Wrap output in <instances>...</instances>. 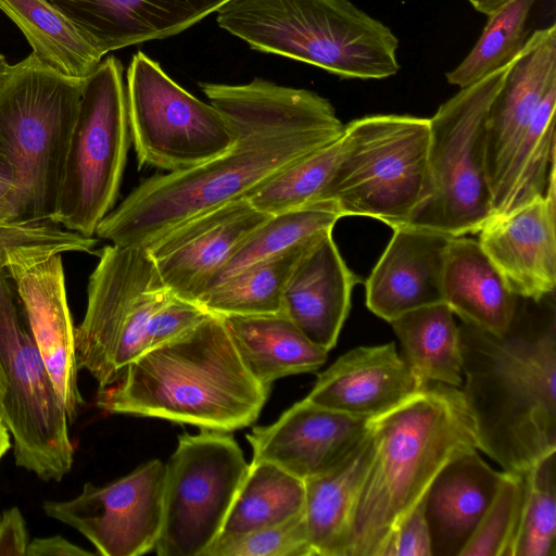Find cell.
I'll use <instances>...</instances> for the list:
<instances>
[{
  "label": "cell",
  "mask_w": 556,
  "mask_h": 556,
  "mask_svg": "<svg viewBox=\"0 0 556 556\" xmlns=\"http://www.w3.org/2000/svg\"><path fill=\"white\" fill-rule=\"evenodd\" d=\"M443 300L465 324L494 334L511 326L519 300L478 240L452 237L443 274Z\"/></svg>",
  "instance_id": "d4e9b609"
},
{
  "label": "cell",
  "mask_w": 556,
  "mask_h": 556,
  "mask_svg": "<svg viewBox=\"0 0 556 556\" xmlns=\"http://www.w3.org/2000/svg\"><path fill=\"white\" fill-rule=\"evenodd\" d=\"M222 318L245 368L265 386L314 371L327 361L328 351L312 342L283 313Z\"/></svg>",
  "instance_id": "484cf974"
},
{
  "label": "cell",
  "mask_w": 556,
  "mask_h": 556,
  "mask_svg": "<svg viewBox=\"0 0 556 556\" xmlns=\"http://www.w3.org/2000/svg\"><path fill=\"white\" fill-rule=\"evenodd\" d=\"M207 314L208 312L199 303L172 294L150 318L144 352L181 337L201 323Z\"/></svg>",
  "instance_id": "f35d334b"
},
{
  "label": "cell",
  "mask_w": 556,
  "mask_h": 556,
  "mask_svg": "<svg viewBox=\"0 0 556 556\" xmlns=\"http://www.w3.org/2000/svg\"><path fill=\"white\" fill-rule=\"evenodd\" d=\"M304 506L302 479L275 464L251 462L219 535L280 525L304 513Z\"/></svg>",
  "instance_id": "4dcf8cb0"
},
{
  "label": "cell",
  "mask_w": 556,
  "mask_h": 556,
  "mask_svg": "<svg viewBox=\"0 0 556 556\" xmlns=\"http://www.w3.org/2000/svg\"><path fill=\"white\" fill-rule=\"evenodd\" d=\"M165 464L152 459L103 485L84 484L66 501H45V514L81 533L102 556L154 551L164 511Z\"/></svg>",
  "instance_id": "9a60e30c"
},
{
  "label": "cell",
  "mask_w": 556,
  "mask_h": 556,
  "mask_svg": "<svg viewBox=\"0 0 556 556\" xmlns=\"http://www.w3.org/2000/svg\"><path fill=\"white\" fill-rule=\"evenodd\" d=\"M525 493V473L505 471L498 490L459 556H510Z\"/></svg>",
  "instance_id": "8d00e7d4"
},
{
  "label": "cell",
  "mask_w": 556,
  "mask_h": 556,
  "mask_svg": "<svg viewBox=\"0 0 556 556\" xmlns=\"http://www.w3.org/2000/svg\"><path fill=\"white\" fill-rule=\"evenodd\" d=\"M478 12L489 15L508 0H467Z\"/></svg>",
  "instance_id": "ee69618b"
},
{
  "label": "cell",
  "mask_w": 556,
  "mask_h": 556,
  "mask_svg": "<svg viewBox=\"0 0 556 556\" xmlns=\"http://www.w3.org/2000/svg\"><path fill=\"white\" fill-rule=\"evenodd\" d=\"M451 239L427 228H394L366 280L367 307L390 323L409 311L444 302L443 274Z\"/></svg>",
  "instance_id": "d6986e66"
},
{
  "label": "cell",
  "mask_w": 556,
  "mask_h": 556,
  "mask_svg": "<svg viewBox=\"0 0 556 556\" xmlns=\"http://www.w3.org/2000/svg\"><path fill=\"white\" fill-rule=\"evenodd\" d=\"M556 84V26L534 30L511 63L485 121V169L491 194L541 100Z\"/></svg>",
  "instance_id": "ffe728a7"
},
{
  "label": "cell",
  "mask_w": 556,
  "mask_h": 556,
  "mask_svg": "<svg viewBox=\"0 0 556 556\" xmlns=\"http://www.w3.org/2000/svg\"><path fill=\"white\" fill-rule=\"evenodd\" d=\"M341 217L334 203L329 200L271 215L243 241L207 291L256 262L314 242L332 232Z\"/></svg>",
  "instance_id": "d6a6232c"
},
{
  "label": "cell",
  "mask_w": 556,
  "mask_h": 556,
  "mask_svg": "<svg viewBox=\"0 0 556 556\" xmlns=\"http://www.w3.org/2000/svg\"><path fill=\"white\" fill-rule=\"evenodd\" d=\"M318 240L243 268L207 291L198 303L219 316L281 313L282 294L291 273Z\"/></svg>",
  "instance_id": "1f68e13d"
},
{
  "label": "cell",
  "mask_w": 556,
  "mask_h": 556,
  "mask_svg": "<svg viewBox=\"0 0 556 556\" xmlns=\"http://www.w3.org/2000/svg\"><path fill=\"white\" fill-rule=\"evenodd\" d=\"M374 450L370 428L363 442L343 462L323 475L304 480V518L313 555L345 556L352 514Z\"/></svg>",
  "instance_id": "4316f807"
},
{
  "label": "cell",
  "mask_w": 556,
  "mask_h": 556,
  "mask_svg": "<svg viewBox=\"0 0 556 556\" xmlns=\"http://www.w3.org/2000/svg\"><path fill=\"white\" fill-rule=\"evenodd\" d=\"M462 389L478 450L505 471L526 473L556 452V319L519 304L503 334L458 327Z\"/></svg>",
  "instance_id": "7a4b0ae2"
},
{
  "label": "cell",
  "mask_w": 556,
  "mask_h": 556,
  "mask_svg": "<svg viewBox=\"0 0 556 556\" xmlns=\"http://www.w3.org/2000/svg\"><path fill=\"white\" fill-rule=\"evenodd\" d=\"M556 84L541 100L496 189L492 215H504L543 197L555 175Z\"/></svg>",
  "instance_id": "83f0119b"
},
{
  "label": "cell",
  "mask_w": 556,
  "mask_h": 556,
  "mask_svg": "<svg viewBox=\"0 0 556 556\" xmlns=\"http://www.w3.org/2000/svg\"><path fill=\"white\" fill-rule=\"evenodd\" d=\"M341 137L283 170L247 199L270 215L318 201L336 167Z\"/></svg>",
  "instance_id": "d590c367"
},
{
  "label": "cell",
  "mask_w": 556,
  "mask_h": 556,
  "mask_svg": "<svg viewBox=\"0 0 556 556\" xmlns=\"http://www.w3.org/2000/svg\"><path fill=\"white\" fill-rule=\"evenodd\" d=\"M98 255L75 342L79 368L102 390L144 352L150 318L172 293L147 249L110 244Z\"/></svg>",
  "instance_id": "8fae6325"
},
{
  "label": "cell",
  "mask_w": 556,
  "mask_h": 556,
  "mask_svg": "<svg viewBox=\"0 0 556 556\" xmlns=\"http://www.w3.org/2000/svg\"><path fill=\"white\" fill-rule=\"evenodd\" d=\"M97 243L93 237L63 229L56 223L37 222L4 252V265L70 422L78 417L84 399L61 255L96 253Z\"/></svg>",
  "instance_id": "7c38bea8"
},
{
  "label": "cell",
  "mask_w": 556,
  "mask_h": 556,
  "mask_svg": "<svg viewBox=\"0 0 556 556\" xmlns=\"http://www.w3.org/2000/svg\"><path fill=\"white\" fill-rule=\"evenodd\" d=\"M374 455L351 518L345 556H380L395 527L454 457L478 450L459 388L427 382L370 420Z\"/></svg>",
  "instance_id": "277c9868"
},
{
  "label": "cell",
  "mask_w": 556,
  "mask_h": 556,
  "mask_svg": "<svg viewBox=\"0 0 556 556\" xmlns=\"http://www.w3.org/2000/svg\"><path fill=\"white\" fill-rule=\"evenodd\" d=\"M125 87L139 168L184 170L233 146L235 134L222 113L175 83L142 51L131 58Z\"/></svg>",
  "instance_id": "4fadbf2b"
},
{
  "label": "cell",
  "mask_w": 556,
  "mask_h": 556,
  "mask_svg": "<svg viewBox=\"0 0 556 556\" xmlns=\"http://www.w3.org/2000/svg\"><path fill=\"white\" fill-rule=\"evenodd\" d=\"M83 81L33 53L0 81V152L17 175L22 224L53 222Z\"/></svg>",
  "instance_id": "8992f818"
},
{
  "label": "cell",
  "mask_w": 556,
  "mask_h": 556,
  "mask_svg": "<svg viewBox=\"0 0 556 556\" xmlns=\"http://www.w3.org/2000/svg\"><path fill=\"white\" fill-rule=\"evenodd\" d=\"M27 556H90L94 553L87 551L61 535L37 538L29 542Z\"/></svg>",
  "instance_id": "7bdbcfd3"
},
{
  "label": "cell",
  "mask_w": 556,
  "mask_h": 556,
  "mask_svg": "<svg viewBox=\"0 0 556 556\" xmlns=\"http://www.w3.org/2000/svg\"><path fill=\"white\" fill-rule=\"evenodd\" d=\"M5 393H7V381H5L4 375L2 372V369L0 367V416H1L2 403L4 400Z\"/></svg>",
  "instance_id": "bcb514c9"
},
{
  "label": "cell",
  "mask_w": 556,
  "mask_h": 556,
  "mask_svg": "<svg viewBox=\"0 0 556 556\" xmlns=\"http://www.w3.org/2000/svg\"><path fill=\"white\" fill-rule=\"evenodd\" d=\"M129 142L124 67L110 55L83 81L53 223L96 235L119 194Z\"/></svg>",
  "instance_id": "30bf717a"
},
{
  "label": "cell",
  "mask_w": 556,
  "mask_h": 556,
  "mask_svg": "<svg viewBox=\"0 0 556 556\" xmlns=\"http://www.w3.org/2000/svg\"><path fill=\"white\" fill-rule=\"evenodd\" d=\"M513 61L460 88L429 118L431 194L409 226L460 237L478 233L491 217L485 121Z\"/></svg>",
  "instance_id": "9c48e42d"
},
{
  "label": "cell",
  "mask_w": 556,
  "mask_h": 556,
  "mask_svg": "<svg viewBox=\"0 0 556 556\" xmlns=\"http://www.w3.org/2000/svg\"><path fill=\"white\" fill-rule=\"evenodd\" d=\"M199 86L232 129L233 146L198 166L142 180L102 219L98 238L147 249L187 219L247 198L344 131L330 101L308 89L263 78Z\"/></svg>",
  "instance_id": "6da1fadb"
},
{
  "label": "cell",
  "mask_w": 556,
  "mask_h": 556,
  "mask_svg": "<svg viewBox=\"0 0 556 556\" xmlns=\"http://www.w3.org/2000/svg\"><path fill=\"white\" fill-rule=\"evenodd\" d=\"M0 10L21 29L41 62L85 79L102 58L75 25L48 0H0Z\"/></svg>",
  "instance_id": "f1b7e54d"
},
{
  "label": "cell",
  "mask_w": 556,
  "mask_h": 556,
  "mask_svg": "<svg viewBox=\"0 0 556 556\" xmlns=\"http://www.w3.org/2000/svg\"><path fill=\"white\" fill-rule=\"evenodd\" d=\"M0 518H1V515H0Z\"/></svg>",
  "instance_id": "c3c4849f"
},
{
  "label": "cell",
  "mask_w": 556,
  "mask_h": 556,
  "mask_svg": "<svg viewBox=\"0 0 556 556\" xmlns=\"http://www.w3.org/2000/svg\"><path fill=\"white\" fill-rule=\"evenodd\" d=\"M9 65L10 64L7 62L4 55L0 53V81L3 77V75L5 74Z\"/></svg>",
  "instance_id": "7dc6e473"
},
{
  "label": "cell",
  "mask_w": 556,
  "mask_h": 556,
  "mask_svg": "<svg viewBox=\"0 0 556 556\" xmlns=\"http://www.w3.org/2000/svg\"><path fill=\"white\" fill-rule=\"evenodd\" d=\"M12 446L11 432L0 416V460Z\"/></svg>",
  "instance_id": "f6af8a7d"
},
{
  "label": "cell",
  "mask_w": 556,
  "mask_h": 556,
  "mask_svg": "<svg viewBox=\"0 0 556 556\" xmlns=\"http://www.w3.org/2000/svg\"><path fill=\"white\" fill-rule=\"evenodd\" d=\"M424 382L393 342L358 346L318 375L307 401L341 413L376 418L419 392Z\"/></svg>",
  "instance_id": "7402d4cb"
},
{
  "label": "cell",
  "mask_w": 556,
  "mask_h": 556,
  "mask_svg": "<svg viewBox=\"0 0 556 556\" xmlns=\"http://www.w3.org/2000/svg\"><path fill=\"white\" fill-rule=\"evenodd\" d=\"M21 189L10 159L0 152V226L22 224Z\"/></svg>",
  "instance_id": "60d3db41"
},
{
  "label": "cell",
  "mask_w": 556,
  "mask_h": 556,
  "mask_svg": "<svg viewBox=\"0 0 556 556\" xmlns=\"http://www.w3.org/2000/svg\"><path fill=\"white\" fill-rule=\"evenodd\" d=\"M101 56L177 35L231 0H48Z\"/></svg>",
  "instance_id": "44dd1931"
},
{
  "label": "cell",
  "mask_w": 556,
  "mask_h": 556,
  "mask_svg": "<svg viewBox=\"0 0 556 556\" xmlns=\"http://www.w3.org/2000/svg\"><path fill=\"white\" fill-rule=\"evenodd\" d=\"M405 359L424 382L463 384L459 331L444 302L409 311L390 321Z\"/></svg>",
  "instance_id": "f546056e"
},
{
  "label": "cell",
  "mask_w": 556,
  "mask_h": 556,
  "mask_svg": "<svg viewBox=\"0 0 556 556\" xmlns=\"http://www.w3.org/2000/svg\"><path fill=\"white\" fill-rule=\"evenodd\" d=\"M269 390L245 368L222 316L208 313L190 331L129 363L98 391L97 405L231 432L257 419Z\"/></svg>",
  "instance_id": "3957f363"
},
{
  "label": "cell",
  "mask_w": 556,
  "mask_h": 556,
  "mask_svg": "<svg viewBox=\"0 0 556 556\" xmlns=\"http://www.w3.org/2000/svg\"><path fill=\"white\" fill-rule=\"evenodd\" d=\"M271 215L247 198L198 214L147 248L165 288L199 302L243 241Z\"/></svg>",
  "instance_id": "2e32d148"
},
{
  "label": "cell",
  "mask_w": 556,
  "mask_h": 556,
  "mask_svg": "<svg viewBox=\"0 0 556 556\" xmlns=\"http://www.w3.org/2000/svg\"><path fill=\"white\" fill-rule=\"evenodd\" d=\"M370 420L303 399L275 422L254 427L247 435L252 462L275 464L304 481L350 456L367 437Z\"/></svg>",
  "instance_id": "e0dca14e"
},
{
  "label": "cell",
  "mask_w": 556,
  "mask_h": 556,
  "mask_svg": "<svg viewBox=\"0 0 556 556\" xmlns=\"http://www.w3.org/2000/svg\"><path fill=\"white\" fill-rule=\"evenodd\" d=\"M28 544L22 511L16 506L5 509L0 518V556H26Z\"/></svg>",
  "instance_id": "b9f144b4"
},
{
  "label": "cell",
  "mask_w": 556,
  "mask_h": 556,
  "mask_svg": "<svg viewBox=\"0 0 556 556\" xmlns=\"http://www.w3.org/2000/svg\"><path fill=\"white\" fill-rule=\"evenodd\" d=\"M29 228L0 226V367L7 381L1 417L13 438L16 466L43 481H61L74 460L70 420L4 265L7 245Z\"/></svg>",
  "instance_id": "ba28073f"
},
{
  "label": "cell",
  "mask_w": 556,
  "mask_h": 556,
  "mask_svg": "<svg viewBox=\"0 0 556 556\" xmlns=\"http://www.w3.org/2000/svg\"><path fill=\"white\" fill-rule=\"evenodd\" d=\"M229 432L182 433L165 464L164 511L155 547L160 556H203L218 538L248 472Z\"/></svg>",
  "instance_id": "5bb4252c"
},
{
  "label": "cell",
  "mask_w": 556,
  "mask_h": 556,
  "mask_svg": "<svg viewBox=\"0 0 556 556\" xmlns=\"http://www.w3.org/2000/svg\"><path fill=\"white\" fill-rule=\"evenodd\" d=\"M203 556H313L304 513L280 525L219 535Z\"/></svg>",
  "instance_id": "74e56055"
},
{
  "label": "cell",
  "mask_w": 556,
  "mask_h": 556,
  "mask_svg": "<svg viewBox=\"0 0 556 556\" xmlns=\"http://www.w3.org/2000/svg\"><path fill=\"white\" fill-rule=\"evenodd\" d=\"M538 0H508L488 16L476 45L445 74L448 84L467 87L510 63L522 50L530 30L529 15Z\"/></svg>",
  "instance_id": "836d02e7"
},
{
  "label": "cell",
  "mask_w": 556,
  "mask_h": 556,
  "mask_svg": "<svg viewBox=\"0 0 556 556\" xmlns=\"http://www.w3.org/2000/svg\"><path fill=\"white\" fill-rule=\"evenodd\" d=\"M503 476L504 470H494L477 450L454 457L438 472L424 496L432 556H459Z\"/></svg>",
  "instance_id": "cb8c5ba5"
},
{
  "label": "cell",
  "mask_w": 556,
  "mask_h": 556,
  "mask_svg": "<svg viewBox=\"0 0 556 556\" xmlns=\"http://www.w3.org/2000/svg\"><path fill=\"white\" fill-rule=\"evenodd\" d=\"M358 281L343 261L332 232L327 233L295 265L283 290L281 313L329 352L349 315L352 290Z\"/></svg>",
  "instance_id": "603a6c76"
},
{
  "label": "cell",
  "mask_w": 556,
  "mask_h": 556,
  "mask_svg": "<svg viewBox=\"0 0 556 556\" xmlns=\"http://www.w3.org/2000/svg\"><path fill=\"white\" fill-rule=\"evenodd\" d=\"M429 144V118L353 119L344 125L336 167L318 201H332L342 217H372L392 229L409 225L431 194Z\"/></svg>",
  "instance_id": "52a82bcc"
},
{
  "label": "cell",
  "mask_w": 556,
  "mask_h": 556,
  "mask_svg": "<svg viewBox=\"0 0 556 556\" xmlns=\"http://www.w3.org/2000/svg\"><path fill=\"white\" fill-rule=\"evenodd\" d=\"M380 556H432L424 497L395 527Z\"/></svg>",
  "instance_id": "ab89813d"
},
{
  "label": "cell",
  "mask_w": 556,
  "mask_h": 556,
  "mask_svg": "<svg viewBox=\"0 0 556 556\" xmlns=\"http://www.w3.org/2000/svg\"><path fill=\"white\" fill-rule=\"evenodd\" d=\"M556 555L555 452L525 473V493L510 556Z\"/></svg>",
  "instance_id": "e575fe53"
},
{
  "label": "cell",
  "mask_w": 556,
  "mask_h": 556,
  "mask_svg": "<svg viewBox=\"0 0 556 556\" xmlns=\"http://www.w3.org/2000/svg\"><path fill=\"white\" fill-rule=\"evenodd\" d=\"M556 181L546 193L504 215H493L479 230V243L518 298L534 303L556 287Z\"/></svg>",
  "instance_id": "ac0fdd59"
},
{
  "label": "cell",
  "mask_w": 556,
  "mask_h": 556,
  "mask_svg": "<svg viewBox=\"0 0 556 556\" xmlns=\"http://www.w3.org/2000/svg\"><path fill=\"white\" fill-rule=\"evenodd\" d=\"M216 21L253 50L341 78L383 79L400 70L396 36L349 0H231Z\"/></svg>",
  "instance_id": "5b68a950"
}]
</instances>
